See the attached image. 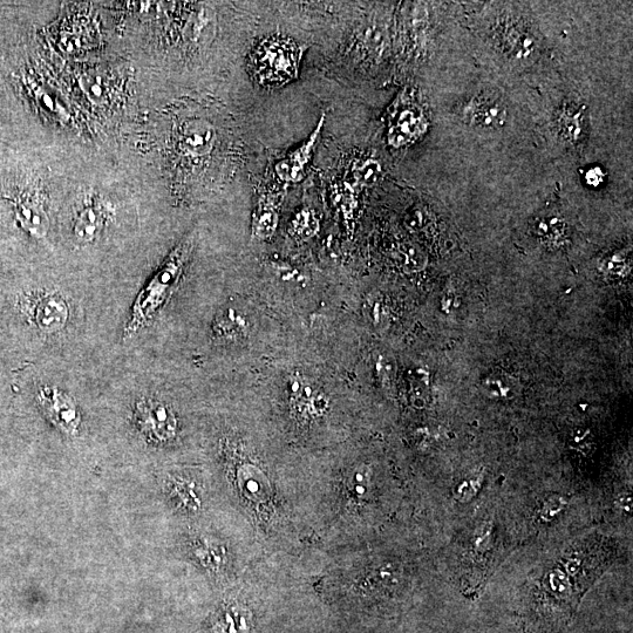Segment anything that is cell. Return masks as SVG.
Returning <instances> with one entry per match:
<instances>
[{
    "label": "cell",
    "mask_w": 633,
    "mask_h": 633,
    "mask_svg": "<svg viewBox=\"0 0 633 633\" xmlns=\"http://www.w3.org/2000/svg\"><path fill=\"white\" fill-rule=\"evenodd\" d=\"M601 543L574 544L534 583L524 605L527 628L534 633H555L570 622L583 592L601 574L605 561Z\"/></svg>",
    "instance_id": "6da1fadb"
},
{
    "label": "cell",
    "mask_w": 633,
    "mask_h": 633,
    "mask_svg": "<svg viewBox=\"0 0 633 633\" xmlns=\"http://www.w3.org/2000/svg\"><path fill=\"white\" fill-rule=\"evenodd\" d=\"M192 248L193 241L190 238H186L178 244V247L170 253L145 289L140 292L133 305L131 319L125 328V338H131L135 336V333L144 329L166 304L186 267Z\"/></svg>",
    "instance_id": "7a4b0ae2"
},
{
    "label": "cell",
    "mask_w": 633,
    "mask_h": 633,
    "mask_svg": "<svg viewBox=\"0 0 633 633\" xmlns=\"http://www.w3.org/2000/svg\"><path fill=\"white\" fill-rule=\"evenodd\" d=\"M303 52L295 40L265 38L250 53L249 71L264 87H282L298 78Z\"/></svg>",
    "instance_id": "3957f363"
},
{
    "label": "cell",
    "mask_w": 633,
    "mask_h": 633,
    "mask_svg": "<svg viewBox=\"0 0 633 633\" xmlns=\"http://www.w3.org/2000/svg\"><path fill=\"white\" fill-rule=\"evenodd\" d=\"M23 305L29 321L44 333L63 330L70 317L66 299L56 292H33L26 297Z\"/></svg>",
    "instance_id": "277c9868"
},
{
    "label": "cell",
    "mask_w": 633,
    "mask_h": 633,
    "mask_svg": "<svg viewBox=\"0 0 633 633\" xmlns=\"http://www.w3.org/2000/svg\"><path fill=\"white\" fill-rule=\"evenodd\" d=\"M134 417L140 432L155 442L172 440L178 431V420L172 408L158 399L140 400L136 404Z\"/></svg>",
    "instance_id": "5b68a950"
},
{
    "label": "cell",
    "mask_w": 633,
    "mask_h": 633,
    "mask_svg": "<svg viewBox=\"0 0 633 633\" xmlns=\"http://www.w3.org/2000/svg\"><path fill=\"white\" fill-rule=\"evenodd\" d=\"M324 121L325 117L323 115L309 138L301 146L276 163L275 174L279 182L285 183V185H294V183L301 182L304 179L306 169L310 165L313 154L316 152L319 138H321Z\"/></svg>",
    "instance_id": "8992f818"
},
{
    "label": "cell",
    "mask_w": 633,
    "mask_h": 633,
    "mask_svg": "<svg viewBox=\"0 0 633 633\" xmlns=\"http://www.w3.org/2000/svg\"><path fill=\"white\" fill-rule=\"evenodd\" d=\"M39 403L54 425L68 434L77 432L80 414L76 403L64 391L54 386H44L39 391Z\"/></svg>",
    "instance_id": "52a82bcc"
},
{
    "label": "cell",
    "mask_w": 633,
    "mask_h": 633,
    "mask_svg": "<svg viewBox=\"0 0 633 633\" xmlns=\"http://www.w3.org/2000/svg\"><path fill=\"white\" fill-rule=\"evenodd\" d=\"M289 396L297 411L308 415V417H318L328 407V400H326L324 392L319 389L315 381H311L301 374H295L291 377Z\"/></svg>",
    "instance_id": "ba28073f"
},
{
    "label": "cell",
    "mask_w": 633,
    "mask_h": 633,
    "mask_svg": "<svg viewBox=\"0 0 633 633\" xmlns=\"http://www.w3.org/2000/svg\"><path fill=\"white\" fill-rule=\"evenodd\" d=\"M424 131V115L413 105H400L399 110L391 115L389 141L393 147L411 144Z\"/></svg>",
    "instance_id": "9c48e42d"
},
{
    "label": "cell",
    "mask_w": 633,
    "mask_h": 633,
    "mask_svg": "<svg viewBox=\"0 0 633 633\" xmlns=\"http://www.w3.org/2000/svg\"><path fill=\"white\" fill-rule=\"evenodd\" d=\"M16 219L19 226L33 237L46 236L50 228L49 216L42 203L34 200H25L16 208Z\"/></svg>",
    "instance_id": "30bf717a"
},
{
    "label": "cell",
    "mask_w": 633,
    "mask_h": 633,
    "mask_svg": "<svg viewBox=\"0 0 633 633\" xmlns=\"http://www.w3.org/2000/svg\"><path fill=\"white\" fill-rule=\"evenodd\" d=\"M278 201L279 194L276 196L272 192L260 197L253 222V230L256 236L269 238L275 233L278 222Z\"/></svg>",
    "instance_id": "8fae6325"
},
{
    "label": "cell",
    "mask_w": 633,
    "mask_h": 633,
    "mask_svg": "<svg viewBox=\"0 0 633 633\" xmlns=\"http://www.w3.org/2000/svg\"><path fill=\"white\" fill-rule=\"evenodd\" d=\"M381 175H383V168L377 160L358 159L351 163L343 181L356 192L357 188L376 185Z\"/></svg>",
    "instance_id": "7c38bea8"
},
{
    "label": "cell",
    "mask_w": 633,
    "mask_h": 633,
    "mask_svg": "<svg viewBox=\"0 0 633 633\" xmlns=\"http://www.w3.org/2000/svg\"><path fill=\"white\" fill-rule=\"evenodd\" d=\"M213 330L217 338L236 340L248 330L247 319L243 313L235 308H224L216 316Z\"/></svg>",
    "instance_id": "4fadbf2b"
},
{
    "label": "cell",
    "mask_w": 633,
    "mask_h": 633,
    "mask_svg": "<svg viewBox=\"0 0 633 633\" xmlns=\"http://www.w3.org/2000/svg\"><path fill=\"white\" fill-rule=\"evenodd\" d=\"M105 224V213L98 206H87L80 211L76 224H74V235L80 242H92L98 237Z\"/></svg>",
    "instance_id": "5bb4252c"
},
{
    "label": "cell",
    "mask_w": 633,
    "mask_h": 633,
    "mask_svg": "<svg viewBox=\"0 0 633 633\" xmlns=\"http://www.w3.org/2000/svg\"><path fill=\"white\" fill-rule=\"evenodd\" d=\"M471 119L476 126L492 131L505 126L507 111L498 101H481L473 107Z\"/></svg>",
    "instance_id": "9a60e30c"
},
{
    "label": "cell",
    "mask_w": 633,
    "mask_h": 633,
    "mask_svg": "<svg viewBox=\"0 0 633 633\" xmlns=\"http://www.w3.org/2000/svg\"><path fill=\"white\" fill-rule=\"evenodd\" d=\"M213 139V129L200 121L189 122L183 132V145L192 154L208 152Z\"/></svg>",
    "instance_id": "2e32d148"
},
{
    "label": "cell",
    "mask_w": 633,
    "mask_h": 633,
    "mask_svg": "<svg viewBox=\"0 0 633 633\" xmlns=\"http://www.w3.org/2000/svg\"><path fill=\"white\" fill-rule=\"evenodd\" d=\"M248 631L247 616L241 611H227L217 623V633H247Z\"/></svg>",
    "instance_id": "e0dca14e"
},
{
    "label": "cell",
    "mask_w": 633,
    "mask_h": 633,
    "mask_svg": "<svg viewBox=\"0 0 633 633\" xmlns=\"http://www.w3.org/2000/svg\"><path fill=\"white\" fill-rule=\"evenodd\" d=\"M318 220L313 211L305 209L299 211L291 223V233L296 236L306 237L316 233Z\"/></svg>",
    "instance_id": "ac0fdd59"
},
{
    "label": "cell",
    "mask_w": 633,
    "mask_h": 633,
    "mask_svg": "<svg viewBox=\"0 0 633 633\" xmlns=\"http://www.w3.org/2000/svg\"><path fill=\"white\" fill-rule=\"evenodd\" d=\"M564 231V223L561 220L556 219V217H551V219H543L536 226L537 235L542 238H546V240H556V238L561 237Z\"/></svg>",
    "instance_id": "d6986e66"
},
{
    "label": "cell",
    "mask_w": 633,
    "mask_h": 633,
    "mask_svg": "<svg viewBox=\"0 0 633 633\" xmlns=\"http://www.w3.org/2000/svg\"><path fill=\"white\" fill-rule=\"evenodd\" d=\"M516 33L510 44L517 58L526 59L535 49V40L526 33Z\"/></svg>",
    "instance_id": "ffe728a7"
},
{
    "label": "cell",
    "mask_w": 633,
    "mask_h": 633,
    "mask_svg": "<svg viewBox=\"0 0 633 633\" xmlns=\"http://www.w3.org/2000/svg\"><path fill=\"white\" fill-rule=\"evenodd\" d=\"M603 173L600 168L590 169L585 179L591 186H598L603 181Z\"/></svg>",
    "instance_id": "44dd1931"
}]
</instances>
